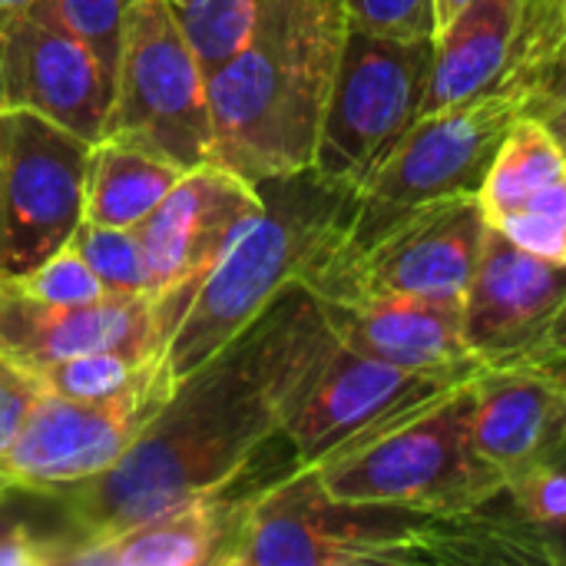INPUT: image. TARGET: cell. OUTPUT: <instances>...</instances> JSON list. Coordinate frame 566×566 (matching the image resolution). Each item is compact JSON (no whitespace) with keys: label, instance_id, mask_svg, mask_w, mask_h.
Masks as SVG:
<instances>
[{"label":"cell","instance_id":"1","mask_svg":"<svg viewBox=\"0 0 566 566\" xmlns=\"http://www.w3.org/2000/svg\"><path fill=\"white\" fill-rule=\"evenodd\" d=\"M328 335L322 302L292 285L235 342L179 378L172 398L116 468L46 501L86 544L196 494L239 484L259 451L282 438Z\"/></svg>","mask_w":566,"mask_h":566},{"label":"cell","instance_id":"2","mask_svg":"<svg viewBox=\"0 0 566 566\" xmlns=\"http://www.w3.org/2000/svg\"><path fill=\"white\" fill-rule=\"evenodd\" d=\"M345 30V0H265L249 43L209 73L212 163L249 182L308 172Z\"/></svg>","mask_w":566,"mask_h":566},{"label":"cell","instance_id":"3","mask_svg":"<svg viewBox=\"0 0 566 566\" xmlns=\"http://www.w3.org/2000/svg\"><path fill=\"white\" fill-rule=\"evenodd\" d=\"M501 560V537L481 514H424L332 501L308 468L239 497L222 566H358Z\"/></svg>","mask_w":566,"mask_h":566},{"label":"cell","instance_id":"4","mask_svg":"<svg viewBox=\"0 0 566 566\" xmlns=\"http://www.w3.org/2000/svg\"><path fill=\"white\" fill-rule=\"evenodd\" d=\"M259 189L262 209L219 255L166 342L176 381L219 355L282 292L298 285L315 255L345 229L352 209V196L322 186L312 172L265 179Z\"/></svg>","mask_w":566,"mask_h":566},{"label":"cell","instance_id":"5","mask_svg":"<svg viewBox=\"0 0 566 566\" xmlns=\"http://www.w3.org/2000/svg\"><path fill=\"white\" fill-rule=\"evenodd\" d=\"M468 378L385 411L332 448L308 468L322 491L345 504H388L424 514L478 511L464 458Z\"/></svg>","mask_w":566,"mask_h":566},{"label":"cell","instance_id":"6","mask_svg":"<svg viewBox=\"0 0 566 566\" xmlns=\"http://www.w3.org/2000/svg\"><path fill=\"white\" fill-rule=\"evenodd\" d=\"M488 219L474 192L411 206L355 242H328L302 275L322 302L424 298L464 302Z\"/></svg>","mask_w":566,"mask_h":566},{"label":"cell","instance_id":"7","mask_svg":"<svg viewBox=\"0 0 566 566\" xmlns=\"http://www.w3.org/2000/svg\"><path fill=\"white\" fill-rule=\"evenodd\" d=\"M541 73L511 66L491 90L418 116L371 179L352 196L345 229L335 242H355L398 212L461 192H481L511 123L524 113Z\"/></svg>","mask_w":566,"mask_h":566},{"label":"cell","instance_id":"8","mask_svg":"<svg viewBox=\"0 0 566 566\" xmlns=\"http://www.w3.org/2000/svg\"><path fill=\"white\" fill-rule=\"evenodd\" d=\"M103 139L196 169L212 163L209 76L169 0H129Z\"/></svg>","mask_w":566,"mask_h":566},{"label":"cell","instance_id":"9","mask_svg":"<svg viewBox=\"0 0 566 566\" xmlns=\"http://www.w3.org/2000/svg\"><path fill=\"white\" fill-rule=\"evenodd\" d=\"M431 66L434 40L405 43L348 27L308 172L355 196L418 119Z\"/></svg>","mask_w":566,"mask_h":566},{"label":"cell","instance_id":"10","mask_svg":"<svg viewBox=\"0 0 566 566\" xmlns=\"http://www.w3.org/2000/svg\"><path fill=\"white\" fill-rule=\"evenodd\" d=\"M176 385L166 352H159L143 365L136 381L113 398L76 401L43 388L0 474L20 494L36 497L106 474L153 424Z\"/></svg>","mask_w":566,"mask_h":566},{"label":"cell","instance_id":"11","mask_svg":"<svg viewBox=\"0 0 566 566\" xmlns=\"http://www.w3.org/2000/svg\"><path fill=\"white\" fill-rule=\"evenodd\" d=\"M93 143L27 109L3 119L0 279H17L60 252L83 222Z\"/></svg>","mask_w":566,"mask_h":566},{"label":"cell","instance_id":"12","mask_svg":"<svg viewBox=\"0 0 566 566\" xmlns=\"http://www.w3.org/2000/svg\"><path fill=\"white\" fill-rule=\"evenodd\" d=\"M262 202L259 182L219 163H202L182 172L163 202L136 226L149 265V295L159 302L169 335L202 279Z\"/></svg>","mask_w":566,"mask_h":566},{"label":"cell","instance_id":"13","mask_svg":"<svg viewBox=\"0 0 566 566\" xmlns=\"http://www.w3.org/2000/svg\"><path fill=\"white\" fill-rule=\"evenodd\" d=\"M113 76L53 0H30L0 23V109L36 113L86 143L103 139Z\"/></svg>","mask_w":566,"mask_h":566},{"label":"cell","instance_id":"14","mask_svg":"<svg viewBox=\"0 0 566 566\" xmlns=\"http://www.w3.org/2000/svg\"><path fill=\"white\" fill-rule=\"evenodd\" d=\"M566 322V265L514 245L488 226L464 292V338L488 368L534 365L557 352Z\"/></svg>","mask_w":566,"mask_h":566},{"label":"cell","instance_id":"15","mask_svg":"<svg viewBox=\"0 0 566 566\" xmlns=\"http://www.w3.org/2000/svg\"><path fill=\"white\" fill-rule=\"evenodd\" d=\"M566 448V398L534 365L488 368L468 378L464 458L478 511L504 488Z\"/></svg>","mask_w":566,"mask_h":566},{"label":"cell","instance_id":"16","mask_svg":"<svg viewBox=\"0 0 566 566\" xmlns=\"http://www.w3.org/2000/svg\"><path fill=\"white\" fill-rule=\"evenodd\" d=\"M474 375V371H471ZM468 375H418L348 348L335 332L315 358L295 408L285 418L282 441L292 448L295 468H312L345 438L381 418L385 411L444 388Z\"/></svg>","mask_w":566,"mask_h":566},{"label":"cell","instance_id":"17","mask_svg":"<svg viewBox=\"0 0 566 566\" xmlns=\"http://www.w3.org/2000/svg\"><path fill=\"white\" fill-rule=\"evenodd\" d=\"M166 342L169 328L149 292H109L90 305H40L0 285V352L30 368L106 348L159 355Z\"/></svg>","mask_w":566,"mask_h":566},{"label":"cell","instance_id":"18","mask_svg":"<svg viewBox=\"0 0 566 566\" xmlns=\"http://www.w3.org/2000/svg\"><path fill=\"white\" fill-rule=\"evenodd\" d=\"M322 312L348 348L385 365L418 375H471L481 368L464 338V302L352 298L322 302Z\"/></svg>","mask_w":566,"mask_h":566},{"label":"cell","instance_id":"19","mask_svg":"<svg viewBox=\"0 0 566 566\" xmlns=\"http://www.w3.org/2000/svg\"><path fill=\"white\" fill-rule=\"evenodd\" d=\"M232 488L196 494L119 534L86 541L70 566H222L239 511Z\"/></svg>","mask_w":566,"mask_h":566},{"label":"cell","instance_id":"20","mask_svg":"<svg viewBox=\"0 0 566 566\" xmlns=\"http://www.w3.org/2000/svg\"><path fill=\"white\" fill-rule=\"evenodd\" d=\"M524 7L527 0H471L434 36V66L418 116L471 99L507 76Z\"/></svg>","mask_w":566,"mask_h":566},{"label":"cell","instance_id":"21","mask_svg":"<svg viewBox=\"0 0 566 566\" xmlns=\"http://www.w3.org/2000/svg\"><path fill=\"white\" fill-rule=\"evenodd\" d=\"M182 172L186 169L163 156L99 139L93 143L86 163L83 222L136 229L179 182Z\"/></svg>","mask_w":566,"mask_h":566},{"label":"cell","instance_id":"22","mask_svg":"<svg viewBox=\"0 0 566 566\" xmlns=\"http://www.w3.org/2000/svg\"><path fill=\"white\" fill-rule=\"evenodd\" d=\"M566 169L564 149L557 139L534 119V116H517L511 129L504 133L497 156L481 182V209L488 226L497 222L504 212L521 206L531 192H537L544 182L557 179Z\"/></svg>","mask_w":566,"mask_h":566},{"label":"cell","instance_id":"23","mask_svg":"<svg viewBox=\"0 0 566 566\" xmlns=\"http://www.w3.org/2000/svg\"><path fill=\"white\" fill-rule=\"evenodd\" d=\"M262 3L265 0H186L176 7L189 43L206 66V76L249 43Z\"/></svg>","mask_w":566,"mask_h":566},{"label":"cell","instance_id":"24","mask_svg":"<svg viewBox=\"0 0 566 566\" xmlns=\"http://www.w3.org/2000/svg\"><path fill=\"white\" fill-rule=\"evenodd\" d=\"M149 358L153 355H139L129 348H106V352H90V355L50 361L36 371H40L43 385L63 398L99 401V398H113V395L126 391Z\"/></svg>","mask_w":566,"mask_h":566},{"label":"cell","instance_id":"25","mask_svg":"<svg viewBox=\"0 0 566 566\" xmlns=\"http://www.w3.org/2000/svg\"><path fill=\"white\" fill-rule=\"evenodd\" d=\"M70 242L86 259V265L96 272V279L106 285V292H116V295L149 292L146 249H143V239L136 229L80 222V229L73 232Z\"/></svg>","mask_w":566,"mask_h":566},{"label":"cell","instance_id":"26","mask_svg":"<svg viewBox=\"0 0 566 566\" xmlns=\"http://www.w3.org/2000/svg\"><path fill=\"white\" fill-rule=\"evenodd\" d=\"M491 226L514 245L566 265V169Z\"/></svg>","mask_w":566,"mask_h":566},{"label":"cell","instance_id":"27","mask_svg":"<svg viewBox=\"0 0 566 566\" xmlns=\"http://www.w3.org/2000/svg\"><path fill=\"white\" fill-rule=\"evenodd\" d=\"M0 285L27 302L40 305H90L106 298V285L96 279V272L86 265V259L76 252L73 242H66L60 252L33 265L30 272L17 279H0Z\"/></svg>","mask_w":566,"mask_h":566},{"label":"cell","instance_id":"28","mask_svg":"<svg viewBox=\"0 0 566 566\" xmlns=\"http://www.w3.org/2000/svg\"><path fill=\"white\" fill-rule=\"evenodd\" d=\"M494 501H507L511 524L531 534L560 527L566 521V448L514 478Z\"/></svg>","mask_w":566,"mask_h":566},{"label":"cell","instance_id":"29","mask_svg":"<svg viewBox=\"0 0 566 566\" xmlns=\"http://www.w3.org/2000/svg\"><path fill=\"white\" fill-rule=\"evenodd\" d=\"M348 27L385 40H434V0H345Z\"/></svg>","mask_w":566,"mask_h":566},{"label":"cell","instance_id":"30","mask_svg":"<svg viewBox=\"0 0 566 566\" xmlns=\"http://www.w3.org/2000/svg\"><path fill=\"white\" fill-rule=\"evenodd\" d=\"M63 20L90 43L99 56L106 73H116L119 40H123V17L129 0H53Z\"/></svg>","mask_w":566,"mask_h":566},{"label":"cell","instance_id":"31","mask_svg":"<svg viewBox=\"0 0 566 566\" xmlns=\"http://www.w3.org/2000/svg\"><path fill=\"white\" fill-rule=\"evenodd\" d=\"M43 378L36 368L23 365L20 358L0 352V464L17 444L36 398L43 395Z\"/></svg>","mask_w":566,"mask_h":566},{"label":"cell","instance_id":"32","mask_svg":"<svg viewBox=\"0 0 566 566\" xmlns=\"http://www.w3.org/2000/svg\"><path fill=\"white\" fill-rule=\"evenodd\" d=\"M524 116H534L566 156V66L551 60L531 86Z\"/></svg>","mask_w":566,"mask_h":566},{"label":"cell","instance_id":"33","mask_svg":"<svg viewBox=\"0 0 566 566\" xmlns=\"http://www.w3.org/2000/svg\"><path fill=\"white\" fill-rule=\"evenodd\" d=\"M534 537H537V544H541L544 564H566V521L560 527L537 531Z\"/></svg>","mask_w":566,"mask_h":566},{"label":"cell","instance_id":"34","mask_svg":"<svg viewBox=\"0 0 566 566\" xmlns=\"http://www.w3.org/2000/svg\"><path fill=\"white\" fill-rule=\"evenodd\" d=\"M534 368H541L544 375H551L566 398V352H554V355H547V358L534 361Z\"/></svg>","mask_w":566,"mask_h":566},{"label":"cell","instance_id":"35","mask_svg":"<svg viewBox=\"0 0 566 566\" xmlns=\"http://www.w3.org/2000/svg\"><path fill=\"white\" fill-rule=\"evenodd\" d=\"M468 3H471V0H434V17H438V33H441V30H444V27H448V23H451V20H454V17L461 13V10H464Z\"/></svg>","mask_w":566,"mask_h":566},{"label":"cell","instance_id":"36","mask_svg":"<svg viewBox=\"0 0 566 566\" xmlns=\"http://www.w3.org/2000/svg\"><path fill=\"white\" fill-rule=\"evenodd\" d=\"M20 521H27V517L17 514V511H10V507H7V494H3V497H0V537H7Z\"/></svg>","mask_w":566,"mask_h":566},{"label":"cell","instance_id":"37","mask_svg":"<svg viewBox=\"0 0 566 566\" xmlns=\"http://www.w3.org/2000/svg\"><path fill=\"white\" fill-rule=\"evenodd\" d=\"M27 3H30V0H0V23H3L10 13H17L20 7H27Z\"/></svg>","mask_w":566,"mask_h":566},{"label":"cell","instance_id":"38","mask_svg":"<svg viewBox=\"0 0 566 566\" xmlns=\"http://www.w3.org/2000/svg\"><path fill=\"white\" fill-rule=\"evenodd\" d=\"M554 60L566 66V30H564V40H560V46H557V53H554Z\"/></svg>","mask_w":566,"mask_h":566},{"label":"cell","instance_id":"39","mask_svg":"<svg viewBox=\"0 0 566 566\" xmlns=\"http://www.w3.org/2000/svg\"><path fill=\"white\" fill-rule=\"evenodd\" d=\"M541 3H544V7H554L557 13H564L566 17V0H541Z\"/></svg>","mask_w":566,"mask_h":566},{"label":"cell","instance_id":"40","mask_svg":"<svg viewBox=\"0 0 566 566\" xmlns=\"http://www.w3.org/2000/svg\"><path fill=\"white\" fill-rule=\"evenodd\" d=\"M13 491H17V488H13V484H10V481L0 474V497H3V494H13Z\"/></svg>","mask_w":566,"mask_h":566},{"label":"cell","instance_id":"41","mask_svg":"<svg viewBox=\"0 0 566 566\" xmlns=\"http://www.w3.org/2000/svg\"><path fill=\"white\" fill-rule=\"evenodd\" d=\"M3 119H7V113L0 109V159H3Z\"/></svg>","mask_w":566,"mask_h":566},{"label":"cell","instance_id":"42","mask_svg":"<svg viewBox=\"0 0 566 566\" xmlns=\"http://www.w3.org/2000/svg\"><path fill=\"white\" fill-rule=\"evenodd\" d=\"M557 352H566V322H564V328H560V342H557Z\"/></svg>","mask_w":566,"mask_h":566},{"label":"cell","instance_id":"43","mask_svg":"<svg viewBox=\"0 0 566 566\" xmlns=\"http://www.w3.org/2000/svg\"><path fill=\"white\" fill-rule=\"evenodd\" d=\"M169 3H172V7H182V3H186V0H169Z\"/></svg>","mask_w":566,"mask_h":566}]
</instances>
